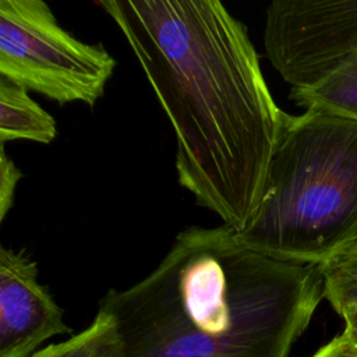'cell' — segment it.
Listing matches in <instances>:
<instances>
[{
	"mask_svg": "<svg viewBox=\"0 0 357 357\" xmlns=\"http://www.w3.org/2000/svg\"><path fill=\"white\" fill-rule=\"evenodd\" d=\"M174 131L181 187L238 233L254 218L289 113L247 26L218 0H100Z\"/></svg>",
	"mask_w": 357,
	"mask_h": 357,
	"instance_id": "cell-1",
	"label": "cell"
},
{
	"mask_svg": "<svg viewBox=\"0 0 357 357\" xmlns=\"http://www.w3.org/2000/svg\"><path fill=\"white\" fill-rule=\"evenodd\" d=\"M322 298L321 265L254 251L225 225L191 226L99 310L117 326L121 357H289Z\"/></svg>",
	"mask_w": 357,
	"mask_h": 357,
	"instance_id": "cell-2",
	"label": "cell"
},
{
	"mask_svg": "<svg viewBox=\"0 0 357 357\" xmlns=\"http://www.w3.org/2000/svg\"><path fill=\"white\" fill-rule=\"evenodd\" d=\"M234 236L261 254L321 265L357 241V120L287 116L259 206Z\"/></svg>",
	"mask_w": 357,
	"mask_h": 357,
	"instance_id": "cell-3",
	"label": "cell"
},
{
	"mask_svg": "<svg viewBox=\"0 0 357 357\" xmlns=\"http://www.w3.org/2000/svg\"><path fill=\"white\" fill-rule=\"evenodd\" d=\"M114 68L102 43L75 38L45 1H0V77L60 105L93 106Z\"/></svg>",
	"mask_w": 357,
	"mask_h": 357,
	"instance_id": "cell-4",
	"label": "cell"
},
{
	"mask_svg": "<svg viewBox=\"0 0 357 357\" xmlns=\"http://www.w3.org/2000/svg\"><path fill=\"white\" fill-rule=\"evenodd\" d=\"M264 47L291 88L319 84L357 53V0H273Z\"/></svg>",
	"mask_w": 357,
	"mask_h": 357,
	"instance_id": "cell-5",
	"label": "cell"
},
{
	"mask_svg": "<svg viewBox=\"0 0 357 357\" xmlns=\"http://www.w3.org/2000/svg\"><path fill=\"white\" fill-rule=\"evenodd\" d=\"M63 310L38 282L25 251L0 247V357H31L53 336L71 333Z\"/></svg>",
	"mask_w": 357,
	"mask_h": 357,
	"instance_id": "cell-6",
	"label": "cell"
},
{
	"mask_svg": "<svg viewBox=\"0 0 357 357\" xmlns=\"http://www.w3.org/2000/svg\"><path fill=\"white\" fill-rule=\"evenodd\" d=\"M57 135V124L26 89L0 77V145L28 139L50 144Z\"/></svg>",
	"mask_w": 357,
	"mask_h": 357,
	"instance_id": "cell-7",
	"label": "cell"
},
{
	"mask_svg": "<svg viewBox=\"0 0 357 357\" xmlns=\"http://www.w3.org/2000/svg\"><path fill=\"white\" fill-rule=\"evenodd\" d=\"M290 99L304 110H321L357 120V53L310 88H291Z\"/></svg>",
	"mask_w": 357,
	"mask_h": 357,
	"instance_id": "cell-8",
	"label": "cell"
},
{
	"mask_svg": "<svg viewBox=\"0 0 357 357\" xmlns=\"http://www.w3.org/2000/svg\"><path fill=\"white\" fill-rule=\"evenodd\" d=\"M123 343L112 317L98 308L93 321L70 339L52 343L31 357H121Z\"/></svg>",
	"mask_w": 357,
	"mask_h": 357,
	"instance_id": "cell-9",
	"label": "cell"
},
{
	"mask_svg": "<svg viewBox=\"0 0 357 357\" xmlns=\"http://www.w3.org/2000/svg\"><path fill=\"white\" fill-rule=\"evenodd\" d=\"M324 297L343 318L357 314V244L321 264Z\"/></svg>",
	"mask_w": 357,
	"mask_h": 357,
	"instance_id": "cell-10",
	"label": "cell"
},
{
	"mask_svg": "<svg viewBox=\"0 0 357 357\" xmlns=\"http://www.w3.org/2000/svg\"><path fill=\"white\" fill-rule=\"evenodd\" d=\"M22 172L7 156L4 145L0 149V222L4 220L14 202V194Z\"/></svg>",
	"mask_w": 357,
	"mask_h": 357,
	"instance_id": "cell-11",
	"label": "cell"
},
{
	"mask_svg": "<svg viewBox=\"0 0 357 357\" xmlns=\"http://www.w3.org/2000/svg\"><path fill=\"white\" fill-rule=\"evenodd\" d=\"M311 357H357V340L343 331Z\"/></svg>",
	"mask_w": 357,
	"mask_h": 357,
	"instance_id": "cell-12",
	"label": "cell"
},
{
	"mask_svg": "<svg viewBox=\"0 0 357 357\" xmlns=\"http://www.w3.org/2000/svg\"><path fill=\"white\" fill-rule=\"evenodd\" d=\"M343 321H344V329L343 331L347 335H350L353 339L357 340V314L351 315V317H349Z\"/></svg>",
	"mask_w": 357,
	"mask_h": 357,
	"instance_id": "cell-13",
	"label": "cell"
},
{
	"mask_svg": "<svg viewBox=\"0 0 357 357\" xmlns=\"http://www.w3.org/2000/svg\"><path fill=\"white\" fill-rule=\"evenodd\" d=\"M353 244H357V241H356V243H353Z\"/></svg>",
	"mask_w": 357,
	"mask_h": 357,
	"instance_id": "cell-14",
	"label": "cell"
}]
</instances>
